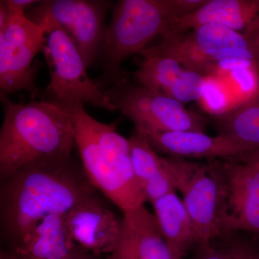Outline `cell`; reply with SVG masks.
<instances>
[{"label": "cell", "instance_id": "cell-28", "mask_svg": "<svg viewBox=\"0 0 259 259\" xmlns=\"http://www.w3.org/2000/svg\"><path fill=\"white\" fill-rule=\"evenodd\" d=\"M250 259H259V253L255 251V253L254 254H253V256H252L251 258Z\"/></svg>", "mask_w": 259, "mask_h": 259}, {"label": "cell", "instance_id": "cell-20", "mask_svg": "<svg viewBox=\"0 0 259 259\" xmlns=\"http://www.w3.org/2000/svg\"><path fill=\"white\" fill-rule=\"evenodd\" d=\"M128 141L134 174L142 191L144 186L161 171L163 157L156 153L147 136L141 130L136 128Z\"/></svg>", "mask_w": 259, "mask_h": 259}, {"label": "cell", "instance_id": "cell-9", "mask_svg": "<svg viewBox=\"0 0 259 259\" xmlns=\"http://www.w3.org/2000/svg\"><path fill=\"white\" fill-rule=\"evenodd\" d=\"M8 13L6 28L0 31V88L6 94L33 93L36 71L32 61L44 50L47 35L25 13Z\"/></svg>", "mask_w": 259, "mask_h": 259}, {"label": "cell", "instance_id": "cell-27", "mask_svg": "<svg viewBox=\"0 0 259 259\" xmlns=\"http://www.w3.org/2000/svg\"><path fill=\"white\" fill-rule=\"evenodd\" d=\"M253 157L256 158L259 161V151H255V152L250 153Z\"/></svg>", "mask_w": 259, "mask_h": 259}, {"label": "cell", "instance_id": "cell-4", "mask_svg": "<svg viewBox=\"0 0 259 259\" xmlns=\"http://www.w3.org/2000/svg\"><path fill=\"white\" fill-rule=\"evenodd\" d=\"M177 18L171 0H121L104 30L99 59L102 80L109 87L125 77L120 66L130 56L142 54L155 37L163 36Z\"/></svg>", "mask_w": 259, "mask_h": 259}, {"label": "cell", "instance_id": "cell-3", "mask_svg": "<svg viewBox=\"0 0 259 259\" xmlns=\"http://www.w3.org/2000/svg\"><path fill=\"white\" fill-rule=\"evenodd\" d=\"M76 147L81 166L97 192L122 212L144 205L136 180L128 139L116 131L115 124H105L77 105L71 109Z\"/></svg>", "mask_w": 259, "mask_h": 259}, {"label": "cell", "instance_id": "cell-14", "mask_svg": "<svg viewBox=\"0 0 259 259\" xmlns=\"http://www.w3.org/2000/svg\"><path fill=\"white\" fill-rule=\"evenodd\" d=\"M109 259H175L155 214L144 205L123 212L120 241Z\"/></svg>", "mask_w": 259, "mask_h": 259}, {"label": "cell", "instance_id": "cell-11", "mask_svg": "<svg viewBox=\"0 0 259 259\" xmlns=\"http://www.w3.org/2000/svg\"><path fill=\"white\" fill-rule=\"evenodd\" d=\"M220 163L226 182L225 231L259 235L258 160L247 153Z\"/></svg>", "mask_w": 259, "mask_h": 259}, {"label": "cell", "instance_id": "cell-2", "mask_svg": "<svg viewBox=\"0 0 259 259\" xmlns=\"http://www.w3.org/2000/svg\"><path fill=\"white\" fill-rule=\"evenodd\" d=\"M0 180L29 163L71 157L76 147L72 117L50 100L15 104L2 97Z\"/></svg>", "mask_w": 259, "mask_h": 259}, {"label": "cell", "instance_id": "cell-16", "mask_svg": "<svg viewBox=\"0 0 259 259\" xmlns=\"http://www.w3.org/2000/svg\"><path fill=\"white\" fill-rule=\"evenodd\" d=\"M82 250L70 233L66 214H61L44 218L9 253L14 259H69Z\"/></svg>", "mask_w": 259, "mask_h": 259}, {"label": "cell", "instance_id": "cell-18", "mask_svg": "<svg viewBox=\"0 0 259 259\" xmlns=\"http://www.w3.org/2000/svg\"><path fill=\"white\" fill-rule=\"evenodd\" d=\"M157 219L168 248L175 259H183L196 245L193 225L182 199L176 192L153 202Z\"/></svg>", "mask_w": 259, "mask_h": 259}, {"label": "cell", "instance_id": "cell-22", "mask_svg": "<svg viewBox=\"0 0 259 259\" xmlns=\"http://www.w3.org/2000/svg\"><path fill=\"white\" fill-rule=\"evenodd\" d=\"M211 78H207L206 80L203 96L201 100H204V106L206 105L211 111L221 112L226 107L228 101H226V97L223 90Z\"/></svg>", "mask_w": 259, "mask_h": 259}, {"label": "cell", "instance_id": "cell-1", "mask_svg": "<svg viewBox=\"0 0 259 259\" xmlns=\"http://www.w3.org/2000/svg\"><path fill=\"white\" fill-rule=\"evenodd\" d=\"M97 192L71 157L29 163L1 180L2 233L13 246L44 218L66 214Z\"/></svg>", "mask_w": 259, "mask_h": 259}, {"label": "cell", "instance_id": "cell-7", "mask_svg": "<svg viewBox=\"0 0 259 259\" xmlns=\"http://www.w3.org/2000/svg\"><path fill=\"white\" fill-rule=\"evenodd\" d=\"M177 190L193 225L196 245L212 243L227 234L223 225L226 182L220 161L210 163L180 159Z\"/></svg>", "mask_w": 259, "mask_h": 259}, {"label": "cell", "instance_id": "cell-24", "mask_svg": "<svg viewBox=\"0 0 259 259\" xmlns=\"http://www.w3.org/2000/svg\"><path fill=\"white\" fill-rule=\"evenodd\" d=\"M8 11L15 13H25L26 8L32 5L38 4L40 2L33 0H7L5 1Z\"/></svg>", "mask_w": 259, "mask_h": 259}, {"label": "cell", "instance_id": "cell-17", "mask_svg": "<svg viewBox=\"0 0 259 259\" xmlns=\"http://www.w3.org/2000/svg\"><path fill=\"white\" fill-rule=\"evenodd\" d=\"M259 19V0H207L198 10L175 19L168 30L188 31L206 24H218L245 31Z\"/></svg>", "mask_w": 259, "mask_h": 259}, {"label": "cell", "instance_id": "cell-8", "mask_svg": "<svg viewBox=\"0 0 259 259\" xmlns=\"http://www.w3.org/2000/svg\"><path fill=\"white\" fill-rule=\"evenodd\" d=\"M104 93L112 105L144 132L204 133L205 117L187 110L181 102L127 79L108 87Z\"/></svg>", "mask_w": 259, "mask_h": 259}, {"label": "cell", "instance_id": "cell-13", "mask_svg": "<svg viewBox=\"0 0 259 259\" xmlns=\"http://www.w3.org/2000/svg\"><path fill=\"white\" fill-rule=\"evenodd\" d=\"M141 54L144 59L134 72L138 83L182 104L201 100L207 77L185 69L172 58L147 49Z\"/></svg>", "mask_w": 259, "mask_h": 259}, {"label": "cell", "instance_id": "cell-19", "mask_svg": "<svg viewBox=\"0 0 259 259\" xmlns=\"http://www.w3.org/2000/svg\"><path fill=\"white\" fill-rule=\"evenodd\" d=\"M222 134L249 148L259 151V88L256 93L236 107L217 117Z\"/></svg>", "mask_w": 259, "mask_h": 259}, {"label": "cell", "instance_id": "cell-5", "mask_svg": "<svg viewBox=\"0 0 259 259\" xmlns=\"http://www.w3.org/2000/svg\"><path fill=\"white\" fill-rule=\"evenodd\" d=\"M158 45L148 50L178 61L185 69L211 77L219 69L259 70L244 35L218 24L188 31L168 30Z\"/></svg>", "mask_w": 259, "mask_h": 259}, {"label": "cell", "instance_id": "cell-10", "mask_svg": "<svg viewBox=\"0 0 259 259\" xmlns=\"http://www.w3.org/2000/svg\"><path fill=\"white\" fill-rule=\"evenodd\" d=\"M110 5L100 0L41 1L26 16L35 23L49 20L61 25L74 40L88 68L98 59Z\"/></svg>", "mask_w": 259, "mask_h": 259}, {"label": "cell", "instance_id": "cell-23", "mask_svg": "<svg viewBox=\"0 0 259 259\" xmlns=\"http://www.w3.org/2000/svg\"><path fill=\"white\" fill-rule=\"evenodd\" d=\"M243 34L249 44L259 70V19L245 29Z\"/></svg>", "mask_w": 259, "mask_h": 259}, {"label": "cell", "instance_id": "cell-25", "mask_svg": "<svg viewBox=\"0 0 259 259\" xmlns=\"http://www.w3.org/2000/svg\"><path fill=\"white\" fill-rule=\"evenodd\" d=\"M69 259H104L102 258L101 255H97L87 251V250H82L76 253L72 257Z\"/></svg>", "mask_w": 259, "mask_h": 259}, {"label": "cell", "instance_id": "cell-15", "mask_svg": "<svg viewBox=\"0 0 259 259\" xmlns=\"http://www.w3.org/2000/svg\"><path fill=\"white\" fill-rule=\"evenodd\" d=\"M144 133L154 149L172 157L228 159L251 153L249 148L226 135L210 136L194 131Z\"/></svg>", "mask_w": 259, "mask_h": 259}, {"label": "cell", "instance_id": "cell-12", "mask_svg": "<svg viewBox=\"0 0 259 259\" xmlns=\"http://www.w3.org/2000/svg\"><path fill=\"white\" fill-rule=\"evenodd\" d=\"M66 221L74 241L93 254L111 255L118 245L122 220L97 193L66 213Z\"/></svg>", "mask_w": 259, "mask_h": 259}, {"label": "cell", "instance_id": "cell-21", "mask_svg": "<svg viewBox=\"0 0 259 259\" xmlns=\"http://www.w3.org/2000/svg\"><path fill=\"white\" fill-rule=\"evenodd\" d=\"M198 247L193 259H250L255 253L252 247L242 243L224 245L210 243Z\"/></svg>", "mask_w": 259, "mask_h": 259}, {"label": "cell", "instance_id": "cell-6", "mask_svg": "<svg viewBox=\"0 0 259 259\" xmlns=\"http://www.w3.org/2000/svg\"><path fill=\"white\" fill-rule=\"evenodd\" d=\"M36 24L47 35L42 51L50 69L51 81L47 88L49 100L65 108L90 104L109 111L117 110L101 88L89 77L83 56L64 29L49 20Z\"/></svg>", "mask_w": 259, "mask_h": 259}, {"label": "cell", "instance_id": "cell-26", "mask_svg": "<svg viewBox=\"0 0 259 259\" xmlns=\"http://www.w3.org/2000/svg\"><path fill=\"white\" fill-rule=\"evenodd\" d=\"M0 259H14V258H13V255L10 254L9 252L1 250V252H0Z\"/></svg>", "mask_w": 259, "mask_h": 259}]
</instances>
